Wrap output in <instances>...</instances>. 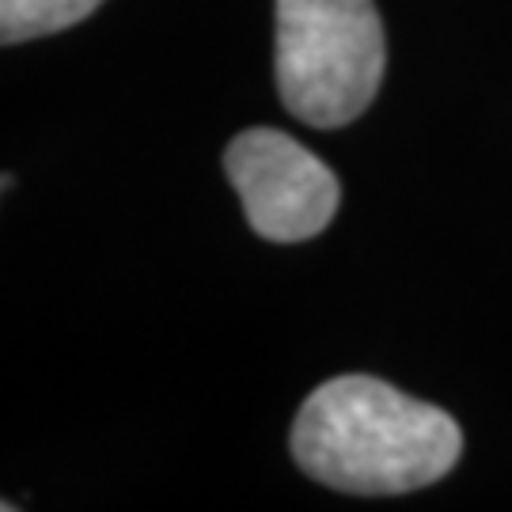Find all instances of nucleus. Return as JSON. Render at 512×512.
<instances>
[{"mask_svg":"<svg viewBox=\"0 0 512 512\" xmlns=\"http://www.w3.org/2000/svg\"><path fill=\"white\" fill-rule=\"evenodd\" d=\"M459 452L463 433L440 406L372 376H334L311 391L293 421L300 471L346 494L391 497L433 486Z\"/></svg>","mask_w":512,"mask_h":512,"instance_id":"1","label":"nucleus"},{"mask_svg":"<svg viewBox=\"0 0 512 512\" xmlns=\"http://www.w3.org/2000/svg\"><path fill=\"white\" fill-rule=\"evenodd\" d=\"M376 0H277V88L315 129L361 118L384 80Z\"/></svg>","mask_w":512,"mask_h":512,"instance_id":"2","label":"nucleus"},{"mask_svg":"<svg viewBox=\"0 0 512 512\" xmlns=\"http://www.w3.org/2000/svg\"><path fill=\"white\" fill-rule=\"evenodd\" d=\"M247 224L270 243L319 236L338 213L342 186L315 152L281 129H243L224 152Z\"/></svg>","mask_w":512,"mask_h":512,"instance_id":"3","label":"nucleus"},{"mask_svg":"<svg viewBox=\"0 0 512 512\" xmlns=\"http://www.w3.org/2000/svg\"><path fill=\"white\" fill-rule=\"evenodd\" d=\"M103 0H0V42L16 46L88 19Z\"/></svg>","mask_w":512,"mask_h":512,"instance_id":"4","label":"nucleus"}]
</instances>
